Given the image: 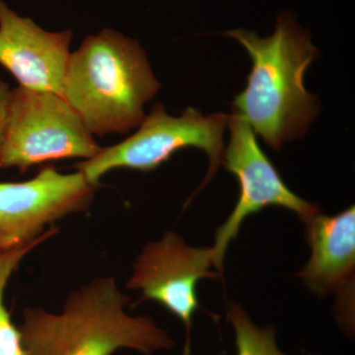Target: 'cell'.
<instances>
[{"label": "cell", "instance_id": "7", "mask_svg": "<svg viewBox=\"0 0 355 355\" xmlns=\"http://www.w3.org/2000/svg\"><path fill=\"white\" fill-rule=\"evenodd\" d=\"M212 247H191L174 231L148 243L133 263L128 289L140 292L144 300L162 305L186 330L182 355L191 354L193 318L200 309L197 287L203 279H218Z\"/></svg>", "mask_w": 355, "mask_h": 355}, {"label": "cell", "instance_id": "10", "mask_svg": "<svg viewBox=\"0 0 355 355\" xmlns=\"http://www.w3.org/2000/svg\"><path fill=\"white\" fill-rule=\"evenodd\" d=\"M303 222L311 258L298 272V279L319 296L352 288L355 268L354 205L336 216L319 212Z\"/></svg>", "mask_w": 355, "mask_h": 355}, {"label": "cell", "instance_id": "3", "mask_svg": "<svg viewBox=\"0 0 355 355\" xmlns=\"http://www.w3.org/2000/svg\"><path fill=\"white\" fill-rule=\"evenodd\" d=\"M160 88L139 42L104 29L70 53L62 97L92 135H125L139 127Z\"/></svg>", "mask_w": 355, "mask_h": 355}, {"label": "cell", "instance_id": "12", "mask_svg": "<svg viewBox=\"0 0 355 355\" xmlns=\"http://www.w3.org/2000/svg\"><path fill=\"white\" fill-rule=\"evenodd\" d=\"M227 319L234 331L236 355H289L284 354L277 345L275 328L254 324L238 303L228 306Z\"/></svg>", "mask_w": 355, "mask_h": 355}, {"label": "cell", "instance_id": "8", "mask_svg": "<svg viewBox=\"0 0 355 355\" xmlns=\"http://www.w3.org/2000/svg\"><path fill=\"white\" fill-rule=\"evenodd\" d=\"M94 190L80 172L46 165L28 181L0 182V252L36 241L55 221L87 211Z\"/></svg>", "mask_w": 355, "mask_h": 355}, {"label": "cell", "instance_id": "2", "mask_svg": "<svg viewBox=\"0 0 355 355\" xmlns=\"http://www.w3.org/2000/svg\"><path fill=\"white\" fill-rule=\"evenodd\" d=\"M130 298L112 277H100L70 292L58 314L26 308L19 328L26 355H142L171 350L175 342L153 318L132 316Z\"/></svg>", "mask_w": 355, "mask_h": 355}, {"label": "cell", "instance_id": "5", "mask_svg": "<svg viewBox=\"0 0 355 355\" xmlns=\"http://www.w3.org/2000/svg\"><path fill=\"white\" fill-rule=\"evenodd\" d=\"M102 147L62 96L11 89L0 146V169L20 173L62 159L94 157Z\"/></svg>", "mask_w": 355, "mask_h": 355}, {"label": "cell", "instance_id": "13", "mask_svg": "<svg viewBox=\"0 0 355 355\" xmlns=\"http://www.w3.org/2000/svg\"><path fill=\"white\" fill-rule=\"evenodd\" d=\"M11 89L8 84L0 80V146L3 140L4 128H6L7 107H8L9 96Z\"/></svg>", "mask_w": 355, "mask_h": 355}, {"label": "cell", "instance_id": "4", "mask_svg": "<svg viewBox=\"0 0 355 355\" xmlns=\"http://www.w3.org/2000/svg\"><path fill=\"white\" fill-rule=\"evenodd\" d=\"M227 125L228 114H203L188 108L181 116H173L166 113L162 104H156L135 135L116 146L102 148L93 158L77 163L76 169L89 183L98 187L101 178L112 170L154 171L178 151L196 147L205 151L209 160L202 188L221 165Z\"/></svg>", "mask_w": 355, "mask_h": 355}, {"label": "cell", "instance_id": "1", "mask_svg": "<svg viewBox=\"0 0 355 355\" xmlns=\"http://www.w3.org/2000/svg\"><path fill=\"white\" fill-rule=\"evenodd\" d=\"M223 35L239 42L253 62L233 112L277 151L305 135L320 110L317 96L304 85L306 71L319 53L309 32L291 13H280L272 36L261 38L245 29Z\"/></svg>", "mask_w": 355, "mask_h": 355}, {"label": "cell", "instance_id": "9", "mask_svg": "<svg viewBox=\"0 0 355 355\" xmlns=\"http://www.w3.org/2000/svg\"><path fill=\"white\" fill-rule=\"evenodd\" d=\"M71 30L46 32L0 0V65L21 87L62 96Z\"/></svg>", "mask_w": 355, "mask_h": 355}, {"label": "cell", "instance_id": "6", "mask_svg": "<svg viewBox=\"0 0 355 355\" xmlns=\"http://www.w3.org/2000/svg\"><path fill=\"white\" fill-rule=\"evenodd\" d=\"M227 127L230 140L224 148L222 163L237 178L240 195L227 220L217 229L212 246L216 268L220 272L229 244L236 239L248 217L270 207L291 210L303 221L321 212L318 205L306 202L286 186L261 150L256 133L240 114H228Z\"/></svg>", "mask_w": 355, "mask_h": 355}, {"label": "cell", "instance_id": "11", "mask_svg": "<svg viewBox=\"0 0 355 355\" xmlns=\"http://www.w3.org/2000/svg\"><path fill=\"white\" fill-rule=\"evenodd\" d=\"M58 233V228L53 225L36 241L10 251L0 252V355H26L19 328L14 324L4 302L7 284L25 257Z\"/></svg>", "mask_w": 355, "mask_h": 355}]
</instances>
